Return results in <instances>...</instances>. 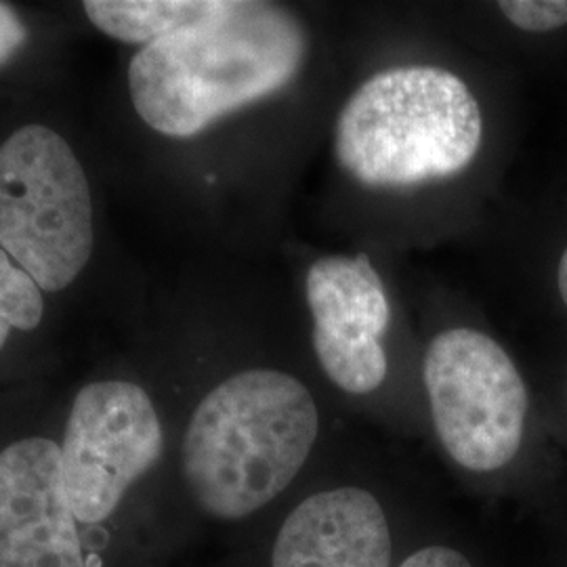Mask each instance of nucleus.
<instances>
[{"mask_svg": "<svg viewBox=\"0 0 567 567\" xmlns=\"http://www.w3.org/2000/svg\"><path fill=\"white\" fill-rule=\"evenodd\" d=\"M307 30L276 2L227 0L221 13L143 47L128 65L131 102L166 137H194L213 122L282 91L303 70Z\"/></svg>", "mask_w": 567, "mask_h": 567, "instance_id": "f257e3e1", "label": "nucleus"}, {"mask_svg": "<svg viewBox=\"0 0 567 567\" xmlns=\"http://www.w3.org/2000/svg\"><path fill=\"white\" fill-rule=\"evenodd\" d=\"M320 435V410L292 374L252 368L215 386L183 437V475L206 515L238 522L276 501Z\"/></svg>", "mask_w": 567, "mask_h": 567, "instance_id": "f03ea898", "label": "nucleus"}, {"mask_svg": "<svg viewBox=\"0 0 567 567\" xmlns=\"http://www.w3.org/2000/svg\"><path fill=\"white\" fill-rule=\"evenodd\" d=\"M484 116L463 79L435 65L381 72L347 100L334 154L353 182L404 189L446 182L477 158Z\"/></svg>", "mask_w": 567, "mask_h": 567, "instance_id": "7ed1b4c3", "label": "nucleus"}, {"mask_svg": "<svg viewBox=\"0 0 567 567\" xmlns=\"http://www.w3.org/2000/svg\"><path fill=\"white\" fill-rule=\"evenodd\" d=\"M86 175L70 143L28 124L0 145V248L39 284L60 292L93 255Z\"/></svg>", "mask_w": 567, "mask_h": 567, "instance_id": "20e7f679", "label": "nucleus"}, {"mask_svg": "<svg viewBox=\"0 0 567 567\" xmlns=\"http://www.w3.org/2000/svg\"><path fill=\"white\" fill-rule=\"evenodd\" d=\"M431 419L447 456L486 475L524 450L529 416L526 379L503 344L473 328H452L423 360Z\"/></svg>", "mask_w": 567, "mask_h": 567, "instance_id": "39448f33", "label": "nucleus"}, {"mask_svg": "<svg viewBox=\"0 0 567 567\" xmlns=\"http://www.w3.org/2000/svg\"><path fill=\"white\" fill-rule=\"evenodd\" d=\"M60 450L70 507L82 524H100L158 463L163 425L142 386L100 381L76 395Z\"/></svg>", "mask_w": 567, "mask_h": 567, "instance_id": "423d86ee", "label": "nucleus"}, {"mask_svg": "<svg viewBox=\"0 0 567 567\" xmlns=\"http://www.w3.org/2000/svg\"><path fill=\"white\" fill-rule=\"evenodd\" d=\"M305 297L313 349L326 377L351 395H368L389 372L383 337L391 324L385 282L370 257H322L307 269Z\"/></svg>", "mask_w": 567, "mask_h": 567, "instance_id": "0eeeda50", "label": "nucleus"}, {"mask_svg": "<svg viewBox=\"0 0 567 567\" xmlns=\"http://www.w3.org/2000/svg\"><path fill=\"white\" fill-rule=\"evenodd\" d=\"M61 450L30 437L0 452V567H84Z\"/></svg>", "mask_w": 567, "mask_h": 567, "instance_id": "6e6552de", "label": "nucleus"}, {"mask_svg": "<svg viewBox=\"0 0 567 567\" xmlns=\"http://www.w3.org/2000/svg\"><path fill=\"white\" fill-rule=\"evenodd\" d=\"M391 526L381 501L364 487H328L288 513L271 567H391Z\"/></svg>", "mask_w": 567, "mask_h": 567, "instance_id": "1a4fd4ad", "label": "nucleus"}, {"mask_svg": "<svg viewBox=\"0 0 567 567\" xmlns=\"http://www.w3.org/2000/svg\"><path fill=\"white\" fill-rule=\"evenodd\" d=\"M84 13L103 34L154 44L221 13L225 0H86Z\"/></svg>", "mask_w": 567, "mask_h": 567, "instance_id": "9d476101", "label": "nucleus"}, {"mask_svg": "<svg viewBox=\"0 0 567 567\" xmlns=\"http://www.w3.org/2000/svg\"><path fill=\"white\" fill-rule=\"evenodd\" d=\"M44 301L39 284L0 248V349L9 332L34 330L41 324Z\"/></svg>", "mask_w": 567, "mask_h": 567, "instance_id": "9b49d317", "label": "nucleus"}, {"mask_svg": "<svg viewBox=\"0 0 567 567\" xmlns=\"http://www.w3.org/2000/svg\"><path fill=\"white\" fill-rule=\"evenodd\" d=\"M498 9L524 32L545 34L567 25V0H505Z\"/></svg>", "mask_w": 567, "mask_h": 567, "instance_id": "f8f14e48", "label": "nucleus"}, {"mask_svg": "<svg viewBox=\"0 0 567 567\" xmlns=\"http://www.w3.org/2000/svg\"><path fill=\"white\" fill-rule=\"evenodd\" d=\"M398 567H475L463 550L447 545H429L410 553Z\"/></svg>", "mask_w": 567, "mask_h": 567, "instance_id": "ddd939ff", "label": "nucleus"}, {"mask_svg": "<svg viewBox=\"0 0 567 567\" xmlns=\"http://www.w3.org/2000/svg\"><path fill=\"white\" fill-rule=\"evenodd\" d=\"M28 41V30L20 16L4 2H0V65L9 63Z\"/></svg>", "mask_w": 567, "mask_h": 567, "instance_id": "4468645a", "label": "nucleus"}, {"mask_svg": "<svg viewBox=\"0 0 567 567\" xmlns=\"http://www.w3.org/2000/svg\"><path fill=\"white\" fill-rule=\"evenodd\" d=\"M557 290H559V297L567 309V246L557 264Z\"/></svg>", "mask_w": 567, "mask_h": 567, "instance_id": "2eb2a0df", "label": "nucleus"}]
</instances>
